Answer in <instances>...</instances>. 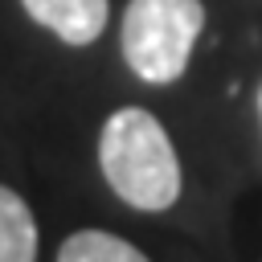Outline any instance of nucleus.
<instances>
[{"label":"nucleus","instance_id":"nucleus-4","mask_svg":"<svg viewBox=\"0 0 262 262\" xmlns=\"http://www.w3.org/2000/svg\"><path fill=\"white\" fill-rule=\"evenodd\" d=\"M0 262H37L33 209L8 184H0Z\"/></svg>","mask_w":262,"mask_h":262},{"label":"nucleus","instance_id":"nucleus-2","mask_svg":"<svg viewBox=\"0 0 262 262\" xmlns=\"http://www.w3.org/2000/svg\"><path fill=\"white\" fill-rule=\"evenodd\" d=\"M205 29L201 0H131L123 12V61L135 78L164 86L176 82Z\"/></svg>","mask_w":262,"mask_h":262},{"label":"nucleus","instance_id":"nucleus-5","mask_svg":"<svg viewBox=\"0 0 262 262\" xmlns=\"http://www.w3.org/2000/svg\"><path fill=\"white\" fill-rule=\"evenodd\" d=\"M57 262H147V254L106 229H78L61 242Z\"/></svg>","mask_w":262,"mask_h":262},{"label":"nucleus","instance_id":"nucleus-3","mask_svg":"<svg viewBox=\"0 0 262 262\" xmlns=\"http://www.w3.org/2000/svg\"><path fill=\"white\" fill-rule=\"evenodd\" d=\"M25 12L66 45H90L106 29V0H20Z\"/></svg>","mask_w":262,"mask_h":262},{"label":"nucleus","instance_id":"nucleus-1","mask_svg":"<svg viewBox=\"0 0 262 262\" xmlns=\"http://www.w3.org/2000/svg\"><path fill=\"white\" fill-rule=\"evenodd\" d=\"M98 164L111 192L143 213H164L180 201V160L164 123L143 106H123L102 123Z\"/></svg>","mask_w":262,"mask_h":262}]
</instances>
